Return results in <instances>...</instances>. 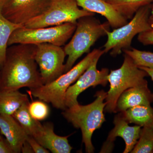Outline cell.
Returning a JSON list of instances; mask_svg holds the SVG:
<instances>
[{
  "label": "cell",
  "instance_id": "obj_14",
  "mask_svg": "<svg viewBox=\"0 0 153 153\" xmlns=\"http://www.w3.org/2000/svg\"><path fill=\"white\" fill-rule=\"evenodd\" d=\"M79 7L94 13H98L106 19L114 29L126 25L128 20L126 19L104 0H76Z\"/></svg>",
  "mask_w": 153,
  "mask_h": 153
},
{
  "label": "cell",
  "instance_id": "obj_26",
  "mask_svg": "<svg viewBox=\"0 0 153 153\" xmlns=\"http://www.w3.org/2000/svg\"><path fill=\"white\" fill-rule=\"evenodd\" d=\"M137 38L140 43L145 46L153 45V30H148L140 33Z\"/></svg>",
  "mask_w": 153,
  "mask_h": 153
},
{
  "label": "cell",
  "instance_id": "obj_18",
  "mask_svg": "<svg viewBox=\"0 0 153 153\" xmlns=\"http://www.w3.org/2000/svg\"><path fill=\"white\" fill-rule=\"evenodd\" d=\"M121 113L128 123L142 127L153 126V108L151 105H137Z\"/></svg>",
  "mask_w": 153,
  "mask_h": 153
},
{
  "label": "cell",
  "instance_id": "obj_4",
  "mask_svg": "<svg viewBox=\"0 0 153 153\" xmlns=\"http://www.w3.org/2000/svg\"><path fill=\"white\" fill-rule=\"evenodd\" d=\"M94 16L83 17L77 20L71 40L63 48L68 56L64 73L71 69L77 59L89 52L96 41L107 36L110 31L111 27L107 21L101 23Z\"/></svg>",
  "mask_w": 153,
  "mask_h": 153
},
{
  "label": "cell",
  "instance_id": "obj_32",
  "mask_svg": "<svg viewBox=\"0 0 153 153\" xmlns=\"http://www.w3.org/2000/svg\"></svg>",
  "mask_w": 153,
  "mask_h": 153
},
{
  "label": "cell",
  "instance_id": "obj_10",
  "mask_svg": "<svg viewBox=\"0 0 153 153\" xmlns=\"http://www.w3.org/2000/svg\"><path fill=\"white\" fill-rule=\"evenodd\" d=\"M100 57L101 56L96 57L74 84L68 88L65 98L66 108L78 103L77 97L88 88L95 87L98 85L106 86L108 82V76L109 73V70L107 68H103L100 70L97 69V64Z\"/></svg>",
  "mask_w": 153,
  "mask_h": 153
},
{
  "label": "cell",
  "instance_id": "obj_22",
  "mask_svg": "<svg viewBox=\"0 0 153 153\" xmlns=\"http://www.w3.org/2000/svg\"><path fill=\"white\" fill-rule=\"evenodd\" d=\"M131 153H153V126L143 127Z\"/></svg>",
  "mask_w": 153,
  "mask_h": 153
},
{
  "label": "cell",
  "instance_id": "obj_2",
  "mask_svg": "<svg viewBox=\"0 0 153 153\" xmlns=\"http://www.w3.org/2000/svg\"><path fill=\"white\" fill-rule=\"evenodd\" d=\"M106 96L107 92L103 90L99 91L96 93L95 100L92 103L84 105L78 103L67 108L62 113L68 122L75 128L80 129L86 153L94 152L91 140L92 135L105 122L104 111L106 102L104 101Z\"/></svg>",
  "mask_w": 153,
  "mask_h": 153
},
{
  "label": "cell",
  "instance_id": "obj_24",
  "mask_svg": "<svg viewBox=\"0 0 153 153\" xmlns=\"http://www.w3.org/2000/svg\"><path fill=\"white\" fill-rule=\"evenodd\" d=\"M46 103L40 100L29 103V112L36 120L39 121L45 120L49 116L50 110Z\"/></svg>",
  "mask_w": 153,
  "mask_h": 153
},
{
  "label": "cell",
  "instance_id": "obj_11",
  "mask_svg": "<svg viewBox=\"0 0 153 153\" xmlns=\"http://www.w3.org/2000/svg\"><path fill=\"white\" fill-rule=\"evenodd\" d=\"M52 0H10L3 8L2 14L16 24L26 23L44 13Z\"/></svg>",
  "mask_w": 153,
  "mask_h": 153
},
{
  "label": "cell",
  "instance_id": "obj_16",
  "mask_svg": "<svg viewBox=\"0 0 153 153\" xmlns=\"http://www.w3.org/2000/svg\"><path fill=\"white\" fill-rule=\"evenodd\" d=\"M68 137L60 136L55 134L54 125L48 122L43 125L41 132L35 138L52 153H70L72 147L68 143Z\"/></svg>",
  "mask_w": 153,
  "mask_h": 153
},
{
  "label": "cell",
  "instance_id": "obj_6",
  "mask_svg": "<svg viewBox=\"0 0 153 153\" xmlns=\"http://www.w3.org/2000/svg\"><path fill=\"white\" fill-rule=\"evenodd\" d=\"M151 4L141 7L126 25L107 33V40L102 47L105 53L110 52L111 56L116 57L130 48L135 36L152 30L149 21Z\"/></svg>",
  "mask_w": 153,
  "mask_h": 153
},
{
  "label": "cell",
  "instance_id": "obj_1",
  "mask_svg": "<svg viewBox=\"0 0 153 153\" xmlns=\"http://www.w3.org/2000/svg\"><path fill=\"white\" fill-rule=\"evenodd\" d=\"M7 50L4 63L0 70V90L30 89L44 85L35 59L36 45L18 44Z\"/></svg>",
  "mask_w": 153,
  "mask_h": 153
},
{
  "label": "cell",
  "instance_id": "obj_13",
  "mask_svg": "<svg viewBox=\"0 0 153 153\" xmlns=\"http://www.w3.org/2000/svg\"><path fill=\"white\" fill-rule=\"evenodd\" d=\"M0 133L5 137L14 153L22 152L28 135L13 116L0 114Z\"/></svg>",
  "mask_w": 153,
  "mask_h": 153
},
{
  "label": "cell",
  "instance_id": "obj_8",
  "mask_svg": "<svg viewBox=\"0 0 153 153\" xmlns=\"http://www.w3.org/2000/svg\"><path fill=\"white\" fill-rule=\"evenodd\" d=\"M76 0H52L47 10L24 25L27 28L47 27L66 23H76L82 17L95 13L79 8Z\"/></svg>",
  "mask_w": 153,
  "mask_h": 153
},
{
  "label": "cell",
  "instance_id": "obj_17",
  "mask_svg": "<svg viewBox=\"0 0 153 153\" xmlns=\"http://www.w3.org/2000/svg\"><path fill=\"white\" fill-rule=\"evenodd\" d=\"M28 101L27 95L19 90H0V114L13 115L22 105Z\"/></svg>",
  "mask_w": 153,
  "mask_h": 153
},
{
  "label": "cell",
  "instance_id": "obj_3",
  "mask_svg": "<svg viewBox=\"0 0 153 153\" xmlns=\"http://www.w3.org/2000/svg\"><path fill=\"white\" fill-rule=\"evenodd\" d=\"M104 53L103 49H93L69 71L50 83L30 89V93L40 100L51 103L57 109L64 110L67 108L65 104V98L68 88L76 82L96 57H101Z\"/></svg>",
  "mask_w": 153,
  "mask_h": 153
},
{
  "label": "cell",
  "instance_id": "obj_31",
  "mask_svg": "<svg viewBox=\"0 0 153 153\" xmlns=\"http://www.w3.org/2000/svg\"><path fill=\"white\" fill-rule=\"evenodd\" d=\"M10 0H0V11H1L3 8Z\"/></svg>",
  "mask_w": 153,
  "mask_h": 153
},
{
  "label": "cell",
  "instance_id": "obj_27",
  "mask_svg": "<svg viewBox=\"0 0 153 153\" xmlns=\"http://www.w3.org/2000/svg\"><path fill=\"white\" fill-rule=\"evenodd\" d=\"M0 153H14L6 139L0 134Z\"/></svg>",
  "mask_w": 153,
  "mask_h": 153
},
{
  "label": "cell",
  "instance_id": "obj_15",
  "mask_svg": "<svg viewBox=\"0 0 153 153\" xmlns=\"http://www.w3.org/2000/svg\"><path fill=\"white\" fill-rule=\"evenodd\" d=\"M152 101V94L148 84L131 88L125 91L119 97L116 113L123 112L137 105H151Z\"/></svg>",
  "mask_w": 153,
  "mask_h": 153
},
{
  "label": "cell",
  "instance_id": "obj_30",
  "mask_svg": "<svg viewBox=\"0 0 153 153\" xmlns=\"http://www.w3.org/2000/svg\"><path fill=\"white\" fill-rule=\"evenodd\" d=\"M149 21L152 30H153V3L151 4V13Z\"/></svg>",
  "mask_w": 153,
  "mask_h": 153
},
{
  "label": "cell",
  "instance_id": "obj_20",
  "mask_svg": "<svg viewBox=\"0 0 153 153\" xmlns=\"http://www.w3.org/2000/svg\"><path fill=\"white\" fill-rule=\"evenodd\" d=\"M24 26L11 22L0 11V70L5 60L9 39L15 30Z\"/></svg>",
  "mask_w": 153,
  "mask_h": 153
},
{
  "label": "cell",
  "instance_id": "obj_9",
  "mask_svg": "<svg viewBox=\"0 0 153 153\" xmlns=\"http://www.w3.org/2000/svg\"><path fill=\"white\" fill-rule=\"evenodd\" d=\"M66 56L64 49L60 46L48 43L36 45L35 59L44 85L52 82L64 73Z\"/></svg>",
  "mask_w": 153,
  "mask_h": 153
},
{
  "label": "cell",
  "instance_id": "obj_12",
  "mask_svg": "<svg viewBox=\"0 0 153 153\" xmlns=\"http://www.w3.org/2000/svg\"><path fill=\"white\" fill-rule=\"evenodd\" d=\"M114 127L108 134L103 144L100 153L111 152L114 146V142L117 137L122 138L126 144L123 153H131L139 139L142 127L136 125L131 126L120 112L115 116Z\"/></svg>",
  "mask_w": 153,
  "mask_h": 153
},
{
  "label": "cell",
  "instance_id": "obj_21",
  "mask_svg": "<svg viewBox=\"0 0 153 153\" xmlns=\"http://www.w3.org/2000/svg\"><path fill=\"white\" fill-rule=\"evenodd\" d=\"M110 4L118 13L131 20L137 11L143 6L150 4L153 0H104Z\"/></svg>",
  "mask_w": 153,
  "mask_h": 153
},
{
  "label": "cell",
  "instance_id": "obj_29",
  "mask_svg": "<svg viewBox=\"0 0 153 153\" xmlns=\"http://www.w3.org/2000/svg\"><path fill=\"white\" fill-rule=\"evenodd\" d=\"M141 69L144 70L147 73L148 76H150L153 81V68H147L145 67H139ZM152 98L153 101V93L152 94Z\"/></svg>",
  "mask_w": 153,
  "mask_h": 153
},
{
  "label": "cell",
  "instance_id": "obj_5",
  "mask_svg": "<svg viewBox=\"0 0 153 153\" xmlns=\"http://www.w3.org/2000/svg\"><path fill=\"white\" fill-rule=\"evenodd\" d=\"M124 61L121 66L115 70H111L108 76L110 89L107 92L106 105L104 111L116 113L118 99L125 91L128 88L147 85L145 79L147 73L141 69L134 63L128 55L125 54Z\"/></svg>",
  "mask_w": 153,
  "mask_h": 153
},
{
  "label": "cell",
  "instance_id": "obj_19",
  "mask_svg": "<svg viewBox=\"0 0 153 153\" xmlns=\"http://www.w3.org/2000/svg\"><path fill=\"white\" fill-rule=\"evenodd\" d=\"M29 101L25 102L12 116L22 126L28 135L36 138L42 130L43 125L35 119L30 114L29 111Z\"/></svg>",
  "mask_w": 153,
  "mask_h": 153
},
{
  "label": "cell",
  "instance_id": "obj_7",
  "mask_svg": "<svg viewBox=\"0 0 153 153\" xmlns=\"http://www.w3.org/2000/svg\"><path fill=\"white\" fill-rule=\"evenodd\" d=\"M76 23H66L47 27L27 28L15 30L11 35L8 46L18 44H33L48 43L62 47L71 38Z\"/></svg>",
  "mask_w": 153,
  "mask_h": 153
},
{
  "label": "cell",
  "instance_id": "obj_25",
  "mask_svg": "<svg viewBox=\"0 0 153 153\" xmlns=\"http://www.w3.org/2000/svg\"><path fill=\"white\" fill-rule=\"evenodd\" d=\"M27 141L31 146L35 153H49V151L41 145L38 141L33 136L28 135Z\"/></svg>",
  "mask_w": 153,
  "mask_h": 153
},
{
  "label": "cell",
  "instance_id": "obj_23",
  "mask_svg": "<svg viewBox=\"0 0 153 153\" xmlns=\"http://www.w3.org/2000/svg\"><path fill=\"white\" fill-rule=\"evenodd\" d=\"M123 52L131 57L138 67L153 68V52L141 51L135 48L126 49Z\"/></svg>",
  "mask_w": 153,
  "mask_h": 153
},
{
  "label": "cell",
  "instance_id": "obj_28",
  "mask_svg": "<svg viewBox=\"0 0 153 153\" xmlns=\"http://www.w3.org/2000/svg\"><path fill=\"white\" fill-rule=\"evenodd\" d=\"M22 152L23 153H33V149L26 140L23 145L22 149Z\"/></svg>",
  "mask_w": 153,
  "mask_h": 153
}]
</instances>
